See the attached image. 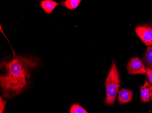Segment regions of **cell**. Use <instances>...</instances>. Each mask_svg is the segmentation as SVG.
Here are the masks:
<instances>
[{
  "mask_svg": "<svg viewBox=\"0 0 152 113\" xmlns=\"http://www.w3.org/2000/svg\"><path fill=\"white\" fill-rule=\"evenodd\" d=\"M135 32L146 45L152 46V24H144L137 26L135 28Z\"/></svg>",
  "mask_w": 152,
  "mask_h": 113,
  "instance_id": "3957f363",
  "label": "cell"
},
{
  "mask_svg": "<svg viewBox=\"0 0 152 113\" xmlns=\"http://www.w3.org/2000/svg\"><path fill=\"white\" fill-rule=\"evenodd\" d=\"M81 1L80 0H66L64 4L67 9L73 10L78 6Z\"/></svg>",
  "mask_w": 152,
  "mask_h": 113,
  "instance_id": "9c48e42d",
  "label": "cell"
},
{
  "mask_svg": "<svg viewBox=\"0 0 152 113\" xmlns=\"http://www.w3.org/2000/svg\"><path fill=\"white\" fill-rule=\"evenodd\" d=\"M133 97V93L132 91L128 89H122L118 92V100L119 103L124 104L131 101Z\"/></svg>",
  "mask_w": 152,
  "mask_h": 113,
  "instance_id": "8992f818",
  "label": "cell"
},
{
  "mask_svg": "<svg viewBox=\"0 0 152 113\" xmlns=\"http://www.w3.org/2000/svg\"><path fill=\"white\" fill-rule=\"evenodd\" d=\"M59 3L52 0H44L41 2V6L47 14H50L58 6Z\"/></svg>",
  "mask_w": 152,
  "mask_h": 113,
  "instance_id": "52a82bcc",
  "label": "cell"
},
{
  "mask_svg": "<svg viewBox=\"0 0 152 113\" xmlns=\"http://www.w3.org/2000/svg\"><path fill=\"white\" fill-rule=\"evenodd\" d=\"M13 57L10 62L4 60L1 68L7 73L0 77V84L3 96L11 98L22 92L28 85L26 78H29L31 72L37 66V60L32 57L18 56L12 49Z\"/></svg>",
  "mask_w": 152,
  "mask_h": 113,
  "instance_id": "6da1fadb",
  "label": "cell"
},
{
  "mask_svg": "<svg viewBox=\"0 0 152 113\" xmlns=\"http://www.w3.org/2000/svg\"><path fill=\"white\" fill-rule=\"evenodd\" d=\"M70 113H88L81 105L74 104L70 109Z\"/></svg>",
  "mask_w": 152,
  "mask_h": 113,
  "instance_id": "30bf717a",
  "label": "cell"
},
{
  "mask_svg": "<svg viewBox=\"0 0 152 113\" xmlns=\"http://www.w3.org/2000/svg\"><path fill=\"white\" fill-rule=\"evenodd\" d=\"M128 73L131 74H144L146 73V68L143 62L138 57L131 59L127 65Z\"/></svg>",
  "mask_w": 152,
  "mask_h": 113,
  "instance_id": "277c9868",
  "label": "cell"
},
{
  "mask_svg": "<svg viewBox=\"0 0 152 113\" xmlns=\"http://www.w3.org/2000/svg\"><path fill=\"white\" fill-rule=\"evenodd\" d=\"M6 102L3 100L2 99V97L1 96V99H0V113H3L4 112V109L6 107Z\"/></svg>",
  "mask_w": 152,
  "mask_h": 113,
  "instance_id": "7c38bea8",
  "label": "cell"
},
{
  "mask_svg": "<svg viewBox=\"0 0 152 113\" xmlns=\"http://www.w3.org/2000/svg\"><path fill=\"white\" fill-rule=\"evenodd\" d=\"M142 59L148 67L152 69V46L147 48Z\"/></svg>",
  "mask_w": 152,
  "mask_h": 113,
  "instance_id": "ba28073f",
  "label": "cell"
},
{
  "mask_svg": "<svg viewBox=\"0 0 152 113\" xmlns=\"http://www.w3.org/2000/svg\"><path fill=\"white\" fill-rule=\"evenodd\" d=\"M141 99L142 103H147L152 100V86L146 79L145 83L140 87Z\"/></svg>",
  "mask_w": 152,
  "mask_h": 113,
  "instance_id": "5b68a950",
  "label": "cell"
},
{
  "mask_svg": "<svg viewBox=\"0 0 152 113\" xmlns=\"http://www.w3.org/2000/svg\"><path fill=\"white\" fill-rule=\"evenodd\" d=\"M106 96L104 103L107 105H112L115 102L117 94L119 92L120 78L116 63L113 61L105 82Z\"/></svg>",
  "mask_w": 152,
  "mask_h": 113,
  "instance_id": "7a4b0ae2",
  "label": "cell"
},
{
  "mask_svg": "<svg viewBox=\"0 0 152 113\" xmlns=\"http://www.w3.org/2000/svg\"><path fill=\"white\" fill-rule=\"evenodd\" d=\"M146 74L150 84L152 85V69L147 67L146 68Z\"/></svg>",
  "mask_w": 152,
  "mask_h": 113,
  "instance_id": "8fae6325",
  "label": "cell"
}]
</instances>
